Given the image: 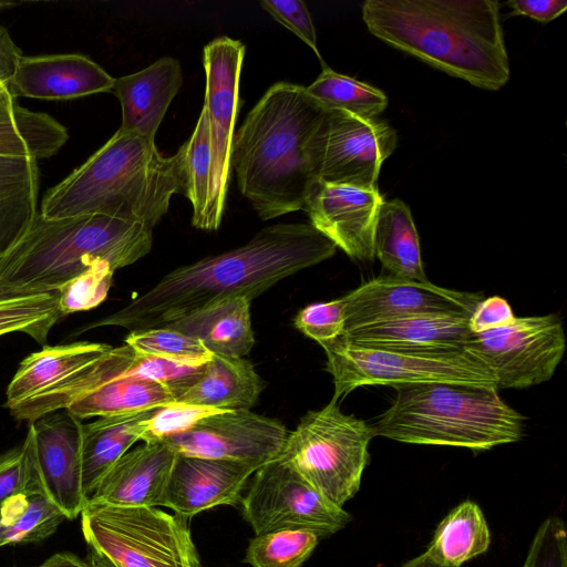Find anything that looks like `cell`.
I'll return each mask as SVG.
<instances>
[{
    "mask_svg": "<svg viewBox=\"0 0 567 567\" xmlns=\"http://www.w3.org/2000/svg\"><path fill=\"white\" fill-rule=\"evenodd\" d=\"M508 301L499 296L483 298L468 318L473 334L508 326L515 320Z\"/></svg>",
    "mask_w": 567,
    "mask_h": 567,
    "instance_id": "43",
    "label": "cell"
},
{
    "mask_svg": "<svg viewBox=\"0 0 567 567\" xmlns=\"http://www.w3.org/2000/svg\"><path fill=\"white\" fill-rule=\"evenodd\" d=\"M21 58L20 48L11 39L8 30L0 25V103L14 99L10 94V85Z\"/></svg>",
    "mask_w": 567,
    "mask_h": 567,
    "instance_id": "44",
    "label": "cell"
},
{
    "mask_svg": "<svg viewBox=\"0 0 567 567\" xmlns=\"http://www.w3.org/2000/svg\"><path fill=\"white\" fill-rule=\"evenodd\" d=\"M332 375L333 401L364 385L446 382L496 388L491 370L465 349L412 351L362 347L341 337L320 343Z\"/></svg>",
    "mask_w": 567,
    "mask_h": 567,
    "instance_id": "9",
    "label": "cell"
},
{
    "mask_svg": "<svg viewBox=\"0 0 567 567\" xmlns=\"http://www.w3.org/2000/svg\"><path fill=\"white\" fill-rule=\"evenodd\" d=\"M33 567H89L87 561L71 551H59Z\"/></svg>",
    "mask_w": 567,
    "mask_h": 567,
    "instance_id": "46",
    "label": "cell"
},
{
    "mask_svg": "<svg viewBox=\"0 0 567 567\" xmlns=\"http://www.w3.org/2000/svg\"><path fill=\"white\" fill-rule=\"evenodd\" d=\"M250 303L243 296L217 299L166 327L198 340L213 354L244 358L255 343Z\"/></svg>",
    "mask_w": 567,
    "mask_h": 567,
    "instance_id": "24",
    "label": "cell"
},
{
    "mask_svg": "<svg viewBox=\"0 0 567 567\" xmlns=\"http://www.w3.org/2000/svg\"><path fill=\"white\" fill-rule=\"evenodd\" d=\"M111 347L97 342H74L45 346L28 355L8 385L4 408L10 409L60 384L96 361Z\"/></svg>",
    "mask_w": 567,
    "mask_h": 567,
    "instance_id": "26",
    "label": "cell"
},
{
    "mask_svg": "<svg viewBox=\"0 0 567 567\" xmlns=\"http://www.w3.org/2000/svg\"><path fill=\"white\" fill-rule=\"evenodd\" d=\"M374 256L391 275L427 281L419 234L409 206L401 199L383 202L374 228Z\"/></svg>",
    "mask_w": 567,
    "mask_h": 567,
    "instance_id": "29",
    "label": "cell"
},
{
    "mask_svg": "<svg viewBox=\"0 0 567 567\" xmlns=\"http://www.w3.org/2000/svg\"><path fill=\"white\" fill-rule=\"evenodd\" d=\"M182 84L181 63L172 56H163L136 73L114 79L111 92L122 107L120 130L155 138Z\"/></svg>",
    "mask_w": 567,
    "mask_h": 567,
    "instance_id": "22",
    "label": "cell"
},
{
    "mask_svg": "<svg viewBox=\"0 0 567 567\" xmlns=\"http://www.w3.org/2000/svg\"><path fill=\"white\" fill-rule=\"evenodd\" d=\"M66 128L50 115L0 103V260L32 226L38 212L39 161L68 141Z\"/></svg>",
    "mask_w": 567,
    "mask_h": 567,
    "instance_id": "7",
    "label": "cell"
},
{
    "mask_svg": "<svg viewBox=\"0 0 567 567\" xmlns=\"http://www.w3.org/2000/svg\"><path fill=\"white\" fill-rule=\"evenodd\" d=\"M43 494L35 462L32 434L20 446L0 455V506L20 494Z\"/></svg>",
    "mask_w": 567,
    "mask_h": 567,
    "instance_id": "37",
    "label": "cell"
},
{
    "mask_svg": "<svg viewBox=\"0 0 567 567\" xmlns=\"http://www.w3.org/2000/svg\"><path fill=\"white\" fill-rule=\"evenodd\" d=\"M369 32L470 84L497 91L509 80V58L495 0H367Z\"/></svg>",
    "mask_w": 567,
    "mask_h": 567,
    "instance_id": "2",
    "label": "cell"
},
{
    "mask_svg": "<svg viewBox=\"0 0 567 567\" xmlns=\"http://www.w3.org/2000/svg\"><path fill=\"white\" fill-rule=\"evenodd\" d=\"M523 567H567V533L559 517L550 516L538 527Z\"/></svg>",
    "mask_w": 567,
    "mask_h": 567,
    "instance_id": "41",
    "label": "cell"
},
{
    "mask_svg": "<svg viewBox=\"0 0 567 567\" xmlns=\"http://www.w3.org/2000/svg\"><path fill=\"white\" fill-rule=\"evenodd\" d=\"M260 6L279 23L293 32L322 61L311 14L301 0H261Z\"/></svg>",
    "mask_w": 567,
    "mask_h": 567,
    "instance_id": "42",
    "label": "cell"
},
{
    "mask_svg": "<svg viewBox=\"0 0 567 567\" xmlns=\"http://www.w3.org/2000/svg\"><path fill=\"white\" fill-rule=\"evenodd\" d=\"M372 437V425L344 414L332 400L301 417L276 458L296 470L332 504L343 507L359 491Z\"/></svg>",
    "mask_w": 567,
    "mask_h": 567,
    "instance_id": "8",
    "label": "cell"
},
{
    "mask_svg": "<svg viewBox=\"0 0 567 567\" xmlns=\"http://www.w3.org/2000/svg\"><path fill=\"white\" fill-rule=\"evenodd\" d=\"M82 420L60 410L29 424L43 494L64 514L76 518L89 498L82 489Z\"/></svg>",
    "mask_w": 567,
    "mask_h": 567,
    "instance_id": "18",
    "label": "cell"
},
{
    "mask_svg": "<svg viewBox=\"0 0 567 567\" xmlns=\"http://www.w3.org/2000/svg\"><path fill=\"white\" fill-rule=\"evenodd\" d=\"M240 505L256 535L303 529L321 539L351 520L343 507L332 504L296 470L277 458L254 473Z\"/></svg>",
    "mask_w": 567,
    "mask_h": 567,
    "instance_id": "11",
    "label": "cell"
},
{
    "mask_svg": "<svg viewBox=\"0 0 567 567\" xmlns=\"http://www.w3.org/2000/svg\"><path fill=\"white\" fill-rule=\"evenodd\" d=\"M124 341L141 353L185 364H205L212 355L198 340L166 326L131 331Z\"/></svg>",
    "mask_w": 567,
    "mask_h": 567,
    "instance_id": "36",
    "label": "cell"
},
{
    "mask_svg": "<svg viewBox=\"0 0 567 567\" xmlns=\"http://www.w3.org/2000/svg\"><path fill=\"white\" fill-rule=\"evenodd\" d=\"M509 16H525L538 22H549L567 10L565 0H512L507 2Z\"/></svg>",
    "mask_w": 567,
    "mask_h": 567,
    "instance_id": "45",
    "label": "cell"
},
{
    "mask_svg": "<svg viewBox=\"0 0 567 567\" xmlns=\"http://www.w3.org/2000/svg\"><path fill=\"white\" fill-rule=\"evenodd\" d=\"M383 196L375 187L331 184L315 179L303 210L310 224L358 261L374 259V228Z\"/></svg>",
    "mask_w": 567,
    "mask_h": 567,
    "instance_id": "17",
    "label": "cell"
},
{
    "mask_svg": "<svg viewBox=\"0 0 567 567\" xmlns=\"http://www.w3.org/2000/svg\"><path fill=\"white\" fill-rule=\"evenodd\" d=\"M489 543V529L481 507L465 501L443 518L425 554L440 567H461L485 553Z\"/></svg>",
    "mask_w": 567,
    "mask_h": 567,
    "instance_id": "30",
    "label": "cell"
},
{
    "mask_svg": "<svg viewBox=\"0 0 567 567\" xmlns=\"http://www.w3.org/2000/svg\"><path fill=\"white\" fill-rule=\"evenodd\" d=\"M59 290L0 300V336L24 332L44 344L62 317Z\"/></svg>",
    "mask_w": 567,
    "mask_h": 567,
    "instance_id": "33",
    "label": "cell"
},
{
    "mask_svg": "<svg viewBox=\"0 0 567 567\" xmlns=\"http://www.w3.org/2000/svg\"><path fill=\"white\" fill-rule=\"evenodd\" d=\"M66 519L44 495L20 494L0 506V547L41 542Z\"/></svg>",
    "mask_w": 567,
    "mask_h": 567,
    "instance_id": "31",
    "label": "cell"
},
{
    "mask_svg": "<svg viewBox=\"0 0 567 567\" xmlns=\"http://www.w3.org/2000/svg\"><path fill=\"white\" fill-rule=\"evenodd\" d=\"M177 453L165 442L128 450L103 475L89 503L120 507L162 506Z\"/></svg>",
    "mask_w": 567,
    "mask_h": 567,
    "instance_id": "20",
    "label": "cell"
},
{
    "mask_svg": "<svg viewBox=\"0 0 567 567\" xmlns=\"http://www.w3.org/2000/svg\"><path fill=\"white\" fill-rule=\"evenodd\" d=\"M306 92L326 110L348 112L359 117L374 118L388 106L381 90L340 74L323 64L320 75Z\"/></svg>",
    "mask_w": 567,
    "mask_h": 567,
    "instance_id": "32",
    "label": "cell"
},
{
    "mask_svg": "<svg viewBox=\"0 0 567 567\" xmlns=\"http://www.w3.org/2000/svg\"><path fill=\"white\" fill-rule=\"evenodd\" d=\"M392 405L372 425L374 436L475 451L516 442L524 417L496 388L431 382L395 386Z\"/></svg>",
    "mask_w": 567,
    "mask_h": 567,
    "instance_id": "6",
    "label": "cell"
},
{
    "mask_svg": "<svg viewBox=\"0 0 567 567\" xmlns=\"http://www.w3.org/2000/svg\"><path fill=\"white\" fill-rule=\"evenodd\" d=\"M80 515L86 544L117 567H200L186 517L89 502Z\"/></svg>",
    "mask_w": 567,
    "mask_h": 567,
    "instance_id": "10",
    "label": "cell"
},
{
    "mask_svg": "<svg viewBox=\"0 0 567 567\" xmlns=\"http://www.w3.org/2000/svg\"><path fill=\"white\" fill-rule=\"evenodd\" d=\"M326 112L306 86L277 82L235 133L231 168L262 220L303 210L316 179L308 146Z\"/></svg>",
    "mask_w": 567,
    "mask_h": 567,
    "instance_id": "4",
    "label": "cell"
},
{
    "mask_svg": "<svg viewBox=\"0 0 567 567\" xmlns=\"http://www.w3.org/2000/svg\"><path fill=\"white\" fill-rule=\"evenodd\" d=\"M136 351L124 368L102 384L74 400L65 410L80 420L136 413L175 401L163 383L141 378L135 372Z\"/></svg>",
    "mask_w": 567,
    "mask_h": 567,
    "instance_id": "25",
    "label": "cell"
},
{
    "mask_svg": "<svg viewBox=\"0 0 567 567\" xmlns=\"http://www.w3.org/2000/svg\"><path fill=\"white\" fill-rule=\"evenodd\" d=\"M464 349L493 373L498 389H523L551 379L566 350L557 315L519 317L508 326L476 333Z\"/></svg>",
    "mask_w": 567,
    "mask_h": 567,
    "instance_id": "12",
    "label": "cell"
},
{
    "mask_svg": "<svg viewBox=\"0 0 567 567\" xmlns=\"http://www.w3.org/2000/svg\"><path fill=\"white\" fill-rule=\"evenodd\" d=\"M114 78L81 54H49L20 59L10 85L17 97L72 100L111 92Z\"/></svg>",
    "mask_w": 567,
    "mask_h": 567,
    "instance_id": "21",
    "label": "cell"
},
{
    "mask_svg": "<svg viewBox=\"0 0 567 567\" xmlns=\"http://www.w3.org/2000/svg\"><path fill=\"white\" fill-rule=\"evenodd\" d=\"M114 270L104 260L94 261L59 289L62 316L89 310L99 306L107 296Z\"/></svg>",
    "mask_w": 567,
    "mask_h": 567,
    "instance_id": "38",
    "label": "cell"
},
{
    "mask_svg": "<svg viewBox=\"0 0 567 567\" xmlns=\"http://www.w3.org/2000/svg\"><path fill=\"white\" fill-rule=\"evenodd\" d=\"M337 246L311 224H276L245 245L181 266L126 306L81 331L116 326L130 331L164 327L214 300H250L282 279L331 258Z\"/></svg>",
    "mask_w": 567,
    "mask_h": 567,
    "instance_id": "1",
    "label": "cell"
},
{
    "mask_svg": "<svg viewBox=\"0 0 567 567\" xmlns=\"http://www.w3.org/2000/svg\"><path fill=\"white\" fill-rule=\"evenodd\" d=\"M288 431L250 410H219L165 442L177 454L229 460L260 467L280 453Z\"/></svg>",
    "mask_w": 567,
    "mask_h": 567,
    "instance_id": "16",
    "label": "cell"
},
{
    "mask_svg": "<svg viewBox=\"0 0 567 567\" xmlns=\"http://www.w3.org/2000/svg\"><path fill=\"white\" fill-rule=\"evenodd\" d=\"M89 567H117L110 558L97 549L89 546L87 555Z\"/></svg>",
    "mask_w": 567,
    "mask_h": 567,
    "instance_id": "47",
    "label": "cell"
},
{
    "mask_svg": "<svg viewBox=\"0 0 567 567\" xmlns=\"http://www.w3.org/2000/svg\"><path fill=\"white\" fill-rule=\"evenodd\" d=\"M158 408L136 413L101 416L82 425V489L90 498L111 466L142 440L143 422Z\"/></svg>",
    "mask_w": 567,
    "mask_h": 567,
    "instance_id": "28",
    "label": "cell"
},
{
    "mask_svg": "<svg viewBox=\"0 0 567 567\" xmlns=\"http://www.w3.org/2000/svg\"><path fill=\"white\" fill-rule=\"evenodd\" d=\"M187 177L186 197L192 204V224L207 230L209 186L212 176V150L207 115L202 110L196 126L184 143Z\"/></svg>",
    "mask_w": 567,
    "mask_h": 567,
    "instance_id": "34",
    "label": "cell"
},
{
    "mask_svg": "<svg viewBox=\"0 0 567 567\" xmlns=\"http://www.w3.org/2000/svg\"><path fill=\"white\" fill-rule=\"evenodd\" d=\"M153 229L103 215L47 219L39 213L0 260V300L59 290L104 260L113 270L146 256Z\"/></svg>",
    "mask_w": 567,
    "mask_h": 567,
    "instance_id": "5",
    "label": "cell"
},
{
    "mask_svg": "<svg viewBox=\"0 0 567 567\" xmlns=\"http://www.w3.org/2000/svg\"><path fill=\"white\" fill-rule=\"evenodd\" d=\"M219 410L189 405L181 402H172L156 409V411L143 422V442L162 441L163 439L181 433L204 416Z\"/></svg>",
    "mask_w": 567,
    "mask_h": 567,
    "instance_id": "40",
    "label": "cell"
},
{
    "mask_svg": "<svg viewBox=\"0 0 567 567\" xmlns=\"http://www.w3.org/2000/svg\"><path fill=\"white\" fill-rule=\"evenodd\" d=\"M12 6H17V3H9V2H0V10L10 8Z\"/></svg>",
    "mask_w": 567,
    "mask_h": 567,
    "instance_id": "48",
    "label": "cell"
},
{
    "mask_svg": "<svg viewBox=\"0 0 567 567\" xmlns=\"http://www.w3.org/2000/svg\"><path fill=\"white\" fill-rule=\"evenodd\" d=\"M245 50L240 41L223 35L206 44L203 51L206 78L203 110L208 120L212 150L206 231L219 228L225 212Z\"/></svg>",
    "mask_w": 567,
    "mask_h": 567,
    "instance_id": "14",
    "label": "cell"
},
{
    "mask_svg": "<svg viewBox=\"0 0 567 567\" xmlns=\"http://www.w3.org/2000/svg\"><path fill=\"white\" fill-rule=\"evenodd\" d=\"M344 332L377 322L416 317L470 318L482 293L460 291L393 275L374 278L342 298Z\"/></svg>",
    "mask_w": 567,
    "mask_h": 567,
    "instance_id": "15",
    "label": "cell"
},
{
    "mask_svg": "<svg viewBox=\"0 0 567 567\" xmlns=\"http://www.w3.org/2000/svg\"><path fill=\"white\" fill-rule=\"evenodd\" d=\"M396 142V132L384 121L327 110L308 146L312 174L331 184L375 187Z\"/></svg>",
    "mask_w": 567,
    "mask_h": 567,
    "instance_id": "13",
    "label": "cell"
},
{
    "mask_svg": "<svg viewBox=\"0 0 567 567\" xmlns=\"http://www.w3.org/2000/svg\"><path fill=\"white\" fill-rule=\"evenodd\" d=\"M258 468L237 461L177 454L162 506L186 518L216 506H235Z\"/></svg>",
    "mask_w": 567,
    "mask_h": 567,
    "instance_id": "19",
    "label": "cell"
},
{
    "mask_svg": "<svg viewBox=\"0 0 567 567\" xmlns=\"http://www.w3.org/2000/svg\"><path fill=\"white\" fill-rule=\"evenodd\" d=\"M320 538L303 529L256 535L248 545L245 561L252 567H301Z\"/></svg>",
    "mask_w": 567,
    "mask_h": 567,
    "instance_id": "35",
    "label": "cell"
},
{
    "mask_svg": "<svg viewBox=\"0 0 567 567\" xmlns=\"http://www.w3.org/2000/svg\"><path fill=\"white\" fill-rule=\"evenodd\" d=\"M472 336L468 318L416 316L362 326L340 337L362 347L430 351L464 349Z\"/></svg>",
    "mask_w": 567,
    "mask_h": 567,
    "instance_id": "23",
    "label": "cell"
},
{
    "mask_svg": "<svg viewBox=\"0 0 567 567\" xmlns=\"http://www.w3.org/2000/svg\"><path fill=\"white\" fill-rule=\"evenodd\" d=\"M174 194H187L184 144L164 156L155 138L118 128L45 193L39 213L47 219L103 215L153 229Z\"/></svg>",
    "mask_w": 567,
    "mask_h": 567,
    "instance_id": "3",
    "label": "cell"
},
{
    "mask_svg": "<svg viewBox=\"0 0 567 567\" xmlns=\"http://www.w3.org/2000/svg\"><path fill=\"white\" fill-rule=\"evenodd\" d=\"M342 299L316 302L302 308L293 318L295 327L319 344L331 341L344 332Z\"/></svg>",
    "mask_w": 567,
    "mask_h": 567,
    "instance_id": "39",
    "label": "cell"
},
{
    "mask_svg": "<svg viewBox=\"0 0 567 567\" xmlns=\"http://www.w3.org/2000/svg\"><path fill=\"white\" fill-rule=\"evenodd\" d=\"M262 390L264 382L248 360L212 353L200 379L176 402L214 410H250Z\"/></svg>",
    "mask_w": 567,
    "mask_h": 567,
    "instance_id": "27",
    "label": "cell"
}]
</instances>
